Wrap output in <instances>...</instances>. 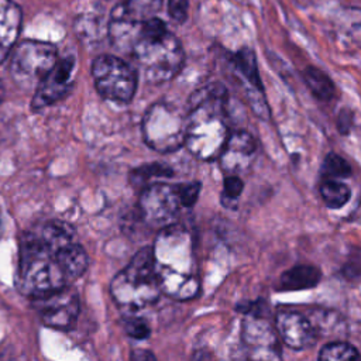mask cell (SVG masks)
<instances>
[{
	"instance_id": "1",
	"label": "cell",
	"mask_w": 361,
	"mask_h": 361,
	"mask_svg": "<svg viewBox=\"0 0 361 361\" xmlns=\"http://www.w3.org/2000/svg\"><path fill=\"white\" fill-rule=\"evenodd\" d=\"M107 32L114 48L130 55L149 83L168 82L183 66L182 44L157 17L138 20L117 6Z\"/></svg>"
},
{
	"instance_id": "2",
	"label": "cell",
	"mask_w": 361,
	"mask_h": 361,
	"mask_svg": "<svg viewBox=\"0 0 361 361\" xmlns=\"http://www.w3.org/2000/svg\"><path fill=\"white\" fill-rule=\"evenodd\" d=\"M73 237V227L61 220L37 224L21 237L16 286L23 295L37 299L66 286L56 254Z\"/></svg>"
},
{
	"instance_id": "3",
	"label": "cell",
	"mask_w": 361,
	"mask_h": 361,
	"mask_svg": "<svg viewBox=\"0 0 361 361\" xmlns=\"http://www.w3.org/2000/svg\"><path fill=\"white\" fill-rule=\"evenodd\" d=\"M227 89L209 83L189 99L185 145L199 159L219 158L230 135L226 124Z\"/></svg>"
},
{
	"instance_id": "4",
	"label": "cell",
	"mask_w": 361,
	"mask_h": 361,
	"mask_svg": "<svg viewBox=\"0 0 361 361\" xmlns=\"http://www.w3.org/2000/svg\"><path fill=\"white\" fill-rule=\"evenodd\" d=\"M154 267L162 293L189 300L199 292V278L189 231L180 224L161 228L152 245Z\"/></svg>"
},
{
	"instance_id": "5",
	"label": "cell",
	"mask_w": 361,
	"mask_h": 361,
	"mask_svg": "<svg viewBox=\"0 0 361 361\" xmlns=\"http://www.w3.org/2000/svg\"><path fill=\"white\" fill-rule=\"evenodd\" d=\"M110 293L117 306L128 312L141 310L159 299L162 289L154 267L152 247L135 252L127 267L113 278Z\"/></svg>"
},
{
	"instance_id": "6",
	"label": "cell",
	"mask_w": 361,
	"mask_h": 361,
	"mask_svg": "<svg viewBox=\"0 0 361 361\" xmlns=\"http://www.w3.org/2000/svg\"><path fill=\"white\" fill-rule=\"evenodd\" d=\"M186 126V111L171 102H158L145 111L141 131L149 148L172 152L185 144Z\"/></svg>"
},
{
	"instance_id": "7",
	"label": "cell",
	"mask_w": 361,
	"mask_h": 361,
	"mask_svg": "<svg viewBox=\"0 0 361 361\" xmlns=\"http://www.w3.org/2000/svg\"><path fill=\"white\" fill-rule=\"evenodd\" d=\"M58 62L55 45L44 41L25 39L17 44L11 61L10 73L17 86L24 90H35Z\"/></svg>"
},
{
	"instance_id": "8",
	"label": "cell",
	"mask_w": 361,
	"mask_h": 361,
	"mask_svg": "<svg viewBox=\"0 0 361 361\" xmlns=\"http://www.w3.org/2000/svg\"><path fill=\"white\" fill-rule=\"evenodd\" d=\"M96 90L107 100L128 103L137 90L135 69L114 55H100L92 63Z\"/></svg>"
},
{
	"instance_id": "9",
	"label": "cell",
	"mask_w": 361,
	"mask_h": 361,
	"mask_svg": "<svg viewBox=\"0 0 361 361\" xmlns=\"http://www.w3.org/2000/svg\"><path fill=\"white\" fill-rule=\"evenodd\" d=\"M182 207L178 185L154 182L141 190V216L151 227L161 230L175 224Z\"/></svg>"
},
{
	"instance_id": "10",
	"label": "cell",
	"mask_w": 361,
	"mask_h": 361,
	"mask_svg": "<svg viewBox=\"0 0 361 361\" xmlns=\"http://www.w3.org/2000/svg\"><path fill=\"white\" fill-rule=\"evenodd\" d=\"M38 310L41 322L56 330H71L79 316V298L76 292L68 286L32 299Z\"/></svg>"
},
{
	"instance_id": "11",
	"label": "cell",
	"mask_w": 361,
	"mask_h": 361,
	"mask_svg": "<svg viewBox=\"0 0 361 361\" xmlns=\"http://www.w3.org/2000/svg\"><path fill=\"white\" fill-rule=\"evenodd\" d=\"M75 66V58L72 56L58 59L52 71L37 86L32 96L31 109L41 110L66 96L73 86Z\"/></svg>"
},
{
	"instance_id": "12",
	"label": "cell",
	"mask_w": 361,
	"mask_h": 361,
	"mask_svg": "<svg viewBox=\"0 0 361 361\" xmlns=\"http://www.w3.org/2000/svg\"><path fill=\"white\" fill-rule=\"evenodd\" d=\"M275 329L282 343L292 350L300 351L314 344L316 331L313 324L298 312H279L275 316Z\"/></svg>"
},
{
	"instance_id": "13",
	"label": "cell",
	"mask_w": 361,
	"mask_h": 361,
	"mask_svg": "<svg viewBox=\"0 0 361 361\" xmlns=\"http://www.w3.org/2000/svg\"><path fill=\"white\" fill-rule=\"evenodd\" d=\"M255 140L247 131L230 133L227 142L220 154V165L223 171L234 173L248 164V159L255 154Z\"/></svg>"
},
{
	"instance_id": "14",
	"label": "cell",
	"mask_w": 361,
	"mask_h": 361,
	"mask_svg": "<svg viewBox=\"0 0 361 361\" xmlns=\"http://www.w3.org/2000/svg\"><path fill=\"white\" fill-rule=\"evenodd\" d=\"M21 18V10L13 0H0V63L17 42Z\"/></svg>"
},
{
	"instance_id": "15",
	"label": "cell",
	"mask_w": 361,
	"mask_h": 361,
	"mask_svg": "<svg viewBox=\"0 0 361 361\" xmlns=\"http://www.w3.org/2000/svg\"><path fill=\"white\" fill-rule=\"evenodd\" d=\"M56 257L68 281L78 279L87 269V265H89L87 252L80 244L75 243V240L61 247Z\"/></svg>"
},
{
	"instance_id": "16",
	"label": "cell",
	"mask_w": 361,
	"mask_h": 361,
	"mask_svg": "<svg viewBox=\"0 0 361 361\" xmlns=\"http://www.w3.org/2000/svg\"><path fill=\"white\" fill-rule=\"evenodd\" d=\"M322 272L314 265L300 264L286 269L279 278V289L282 290H303L319 285Z\"/></svg>"
},
{
	"instance_id": "17",
	"label": "cell",
	"mask_w": 361,
	"mask_h": 361,
	"mask_svg": "<svg viewBox=\"0 0 361 361\" xmlns=\"http://www.w3.org/2000/svg\"><path fill=\"white\" fill-rule=\"evenodd\" d=\"M303 80L312 94L322 102H329L337 94V89L330 76L316 66H307L302 72Z\"/></svg>"
},
{
	"instance_id": "18",
	"label": "cell",
	"mask_w": 361,
	"mask_h": 361,
	"mask_svg": "<svg viewBox=\"0 0 361 361\" xmlns=\"http://www.w3.org/2000/svg\"><path fill=\"white\" fill-rule=\"evenodd\" d=\"M233 63L235 69L244 76V79L255 87L258 92H264L262 82L258 73V65H257V58L255 54L251 48H241L233 55Z\"/></svg>"
},
{
	"instance_id": "19",
	"label": "cell",
	"mask_w": 361,
	"mask_h": 361,
	"mask_svg": "<svg viewBox=\"0 0 361 361\" xmlns=\"http://www.w3.org/2000/svg\"><path fill=\"white\" fill-rule=\"evenodd\" d=\"M173 175V171L165 165V164H145L141 165L135 169L131 171V173L128 175L130 183L135 188V189H145L148 185H151V179H164V178H171Z\"/></svg>"
},
{
	"instance_id": "20",
	"label": "cell",
	"mask_w": 361,
	"mask_h": 361,
	"mask_svg": "<svg viewBox=\"0 0 361 361\" xmlns=\"http://www.w3.org/2000/svg\"><path fill=\"white\" fill-rule=\"evenodd\" d=\"M319 192L324 204L330 209H340L345 206L351 197L350 188L337 179H324L320 183Z\"/></svg>"
},
{
	"instance_id": "21",
	"label": "cell",
	"mask_w": 361,
	"mask_h": 361,
	"mask_svg": "<svg viewBox=\"0 0 361 361\" xmlns=\"http://www.w3.org/2000/svg\"><path fill=\"white\" fill-rule=\"evenodd\" d=\"M254 320L244 323V337L251 345H269L274 343V331L262 316H252Z\"/></svg>"
},
{
	"instance_id": "22",
	"label": "cell",
	"mask_w": 361,
	"mask_h": 361,
	"mask_svg": "<svg viewBox=\"0 0 361 361\" xmlns=\"http://www.w3.org/2000/svg\"><path fill=\"white\" fill-rule=\"evenodd\" d=\"M317 358L320 361H354L360 360L361 355L357 348L350 343L333 341L324 344L320 348Z\"/></svg>"
},
{
	"instance_id": "23",
	"label": "cell",
	"mask_w": 361,
	"mask_h": 361,
	"mask_svg": "<svg viewBox=\"0 0 361 361\" xmlns=\"http://www.w3.org/2000/svg\"><path fill=\"white\" fill-rule=\"evenodd\" d=\"M164 0H123V10L134 18L145 20L154 17L162 6Z\"/></svg>"
},
{
	"instance_id": "24",
	"label": "cell",
	"mask_w": 361,
	"mask_h": 361,
	"mask_svg": "<svg viewBox=\"0 0 361 361\" xmlns=\"http://www.w3.org/2000/svg\"><path fill=\"white\" fill-rule=\"evenodd\" d=\"M322 175L324 179L348 178L351 175V165L341 155L329 152L322 164Z\"/></svg>"
},
{
	"instance_id": "25",
	"label": "cell",
	"mask_w": 361,
	"mask_h": 361,
	"mask_svg": "<svg viewBox=\"0 0 361 361\" xmlns=\"http://www.w3.org/2000/svg\"><path fill=\"white\" fill-rule=\"evenodd\" d=\"M243 189H244V183L240 176H237L235 173L227 175L223 182V195H221L223 204L226 202H235L240 197Z\"/></svg>"
},
{
	"instance_id": "26",
	"label": "cell",
	"mask_w": 361,
	"mask_h": 361,
	"mask_svg": "<svg viewBox=\"0 0 361 361\" xmlns=\"http://www.w3.org/2000/svg\"><path fill=\"white\" fill-rule=\"evenodd\" d=\"M124 330L130 337L135 340H144L151 334L149 326L144 319L140 317H128L124 323Z\"/></svg>"
},
{
	"instance_id": "27",
	"label": "cell",
	"mask_w": 361,
	"mask_h": 361,
	"mask_svg": "<svg viewBox=\"0 0 361 361\" xmlns=\"http://www.w3.org/2000/svg\"><path fill=\"white\" fill-rule=\"evenodd\" d=\"M200 182H189V183H179L178 189H179V196L182 200L183 207H192L197 197H199V192H200Z\"/></svg>"
},
{
	"instance_id": "28",
	"label": "cell",
	"mask_w": 361,
	"mask_h": 361,
	"mask_svg": "<svg viewBox=\"0 0 361 361\" xmlns=\"http://www.w3.org/2000/svg\"><path fill=\"white\" fill-rule=\"evenodd\" d=\"M168 10L175 21L183 23L188 14V0H169Z\"/></svg>"
},
{
	"instance_id": "29",
	"label": "cell",
	"mask_w": 361,
	"mask_h": 361,
	"mask_svg": "<svg viewBox=\"0 0 361 361\" xmlns=\"http://www.w3.org/2000/svg\"><path fill=\"white\" fill-rule=\"evenodd\" d=\"M353 126V111L350 109H341L337 117V128L341 134H348Z\"/></svg>"
},
{
	"instance_id": "30",
	"label": "cell",
	"mask_w": 361,
	"mask_h": 361,
	"mask_svg": "<svg viewBox=\"0 0 361 361\" xmlns=\"http://www.w3.org/2000/svg\"><path fill=\"white\" fill-rule=\"evenodd\" d=\"M133 360H155V355L148 350H134L131 353Z\"/></svg>"
},
{
	"instance_id": "31",
	"label": "cell",
	"mask_w": 361,
	"mask_h": 361,
	"mask_svg": "<svg viewBox=\"0 0 361 361\" xmlns=\"http://www.w3.org/2000/svg\"><path fill=\"white\" fill-rule=\"evenodd\" d=\"M353 34L357 38V41L361 44V24H355L353 28Z\"/></svg>"
},
{
	"instance_id": "32",
	"label": "cell",
	"mask_w": 361,
	"mask_h": 361,
	"mask_svg": "<svg viewBox=\"0 0 361 361\" xmlns=\"http://www.w3.org/2000/svg\"><path fill=\"white\" fill-rule=\"evenodd\" d=\"M4 99V87H3V83H1V79H0V104Z\"/></svg>"
}]
</instances>
